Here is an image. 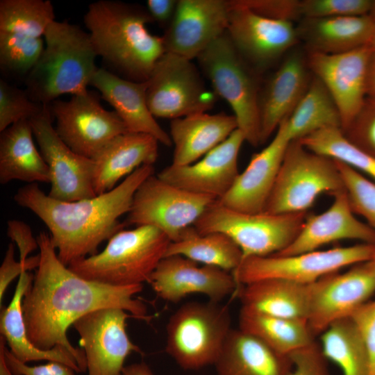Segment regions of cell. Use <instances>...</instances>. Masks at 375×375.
<instances>
[{"instance_id": "ee69618b", "label": "cell", "mask_w": 375, "mask_h": 375, "mask_svg": "<svg viewBox=\"0 0 375 375\" xmlns=\"http://www.w3.org/2000/svg\"><path fill=\"white\" fill-rule=\"evenodd\" d=\"M229 3L245 8L262 16L290 21L302 19L299 0H232Z\"/></svg>"}, {"instance_id": "2e32d148", "label": "cell", "mask_w": 375, "mask_h": 375, "mask_svg": "<svg viewBox=\"0 0 375 375\" xmlns=\"http://www.w3.org/2000/svg\"><path fill=\"white\" fill-rule=\"evenodd\" d=\"M374 293L375 275L363 262L309 284L307 323L313 335H320L335 322L350 317Z\"/></svg>"}, {"instance_id": "f907efd6", "label": "cell", "mask_w": 375, "mask_h": 375, "mask_svg": "<svg viewBox=\"0 0 375 375\" xmlns=\"http://www.w3.org/2000/svg\"><path fill=\"white\" fill-rule=\"evenodd\" d=\"M178 1L148 0L147 10L153 21L160 24H169L175 13Z\"/></svg>"}, {"instance_id": "5b68a950", "label": "cell", "mask_w": 375, "mask_h": 375, "mask_svg": "<svg viewBox=\"0 0 375 375\" xmlns=\"http://www.w3.org/2000/svg\"><path fill=\"white\" fill-rule=\"evenodd\" d=\"M100 253L75 260L68 268L89 281L113 286L149 282L171 242L150 226L122 230L108 240Z\"/></svg>"}, {"instance_id": "b9f144b4", "label": "cell", "mask_w": 375, "mask_h": 375, "mask_svg": "<svg viewBox=\"0 0 375 375\" xmlns=\"http://www.w3.org/2000/svg\"><path fill=\"white\" fill-rule=\"evenodd\" d=\"M372 0H302L303 18L362 16L369 14Z\"/></svg>"}, {"instance_id": "f1b7e54d", "label": "cell", "mask_w": 375, "mask_h": 375, "mask_svg": "<svg viewBox=\"0 0 375 375\" xmlns=\"http://www.w3.org/2000/svg\"><path fill=\"white\" fill-rule=\"evenodd\" d=\"M214 365L217 375H288L292 361L255 336L232 328Z\"/></svg>"}, {"instance_id": "60d3db41", "label": "cell", "mask_w": 375, "mask_h": 375, "mask_svg": "<svg viewBox=\"0 0 375 375\" xmlns=\"http://www.w3.org/2000/svg\"><path fill=\"white\" fill-rule=\"evenodd\" d=\"M44 106L31 100L26 90L0 81L1 132L21 120H30L39 114Z\"/></svg>"}, {"instance_id": "3957f363", "label": "cell", "mask_w": 375, "mask_h": 375, "mask_svg": "<svg viewBox=\"0 0 375 375\" xmlns=\"http://www.w3.org/2000/svg\"><path fill=\"white\" fill-rule=\"evenodd\" d=\"M84 23L97 56L131 81H147L165 53L162 37L151 34L147 9L116 1L90 3Z\"/></svg>"}, {"instance_id": "484cf974", "label": "cell", "mask_w": 375, "mask_h": 375, "mask_svg": "<svg viewBox=\"0 0 375 375\" xmlns=\"http://www.w3.org/2000/svg\"><path fill=\"white\" fill-rule=\"evenodd\" d=\"M158 142L152 135L140 133L127 132L112 139L92 159L95 194L112 190L122 178L143 165H153Z\"/></svg>"}, {"instance_id": "bcb514c9", "label": "cell", "mask_w": 375, "mask_h": 375, "mask_svg": "<svg viewBox=\"0 0 375 375\" xmlns=\"http://www.w3.org/2000/svg\"><path fill=\"white\" fill-rule=\"evenodd\" d=\"M290 356L292 368L288 375H330L327 359L316 341Z\"/></svg>"}, {"instance_id": "d6a6232c", "label": "cell", "mask_w": 375, "mask_h": 375, "mask_svg": "<svg viewBox=\"0 0 375 375\" xmlns=\"http://www.w3.org/2000/svg\"><path fill=\"white\" fill-rule=\"evenodd\" d=\"M239 328L285 356H290L315 342L306 321L271 316L242 307L239 315Z\"/></svg>"}, {"instance_id": "83f0119b", "label": "cell", "mask_w": 375, "mask_h": 375, "mask_svg": "<svg viewBox=\"0 0 375 375\" xmlns=\"http://www.w3.org/2000/svg\"><path fill=\"white\" fill-rule=\"evenodd\" d=\"M374 21L368 15L303 18L296 26L308 52L336 54L369 46Z\"/></svg>"}, {"instance_id": "f546056e", "label": "cell", "mask_w": 375, "mask_h": 375, "mask_svg": "<svg viewBox=\"0 0 375 375\" xmlns=\"http://www.w3.org/2000/svg\"><path fill=\"white\" fill-rule=\"evenodd\" d=\"M1 133L0 183H50L49 169L34 144L30 121L21 120Z\"/></svg>"}, {"instance_id": "f5cc1de1", "label": "cell", "mask_w": 375, "mask_h": 375, "mask_svg": "<svg viewBox=\"0 0 375 375\" xmlns=\"http://www.w3.org/2000/svg\"><path fill=\"white\" fill-rule=\"evenodd\" d=\"M122 375H153L149 367L144 362L125 366Z\"/></svg>"}, {"instance_id": "ac0fdd59", "label": "cell", "mask_w": 375, "mask_h": 375, "mask_svg": "<svg viewBox=\"0 0 375 375\" xmlns=\"http://www.w3.org/2000/svg\"><path fill=\"white\" fill-rule=\"evenodd\" d=\"M372 51L369 46H365L336 54L307 53L311 74L324 84L339 109L342 131L356 116L367 97V74Z\"/></svg>"}, {"instance_id": "5bb4252c", "label": "cell", "mask_w": 375, "mask_h": 375, "mask_svg": "<svg viewBox=\"0 0 375 375\" xmlns=\"http://www.w3.org/2000/svg\"><path fill=\"white\" fill-rule=\"evenodd\" d=\"M33 135L51 176L49 196L75 201L97 196L93 182V160L72 150L52 124L49 106L30 120Z\"/></svg>"}, {"instance_id": "db71d44e", "label": "cell", "mask_w": 375, "mask_h": 375, "mask_svg": "<svg viewBox=\"0 0 375 375\" xmlns=\"http://www.w3.org/2000/svg\"><path fill=\"white\" fill-rule=\"evenodd\" d=\"M6 343L5 338L1 335L0 338V375H14L6 362L5 356Z\"/></svg>"}, {"instance_id": "ab89813d", "label": "cell", "mask_w": 375, "mask_h": 375, "mask_svg": "<svg viewBox=\"0 0 375 375\" xmlns=\"http://www.w3.org/2000/svg\"><path fill=\"white\" fill-rule=\"evenodd\" d=\"M335 161L353 212L364 218L375 232V182L346 164Z\"/></svg>"}, {"instance_id": "603a6c76", "label": "cell", "mask_w": 375, "mask_h": 375, "mask_svg": "<svg viewBox=\"0 0 375 375\" xmlns=\"http://www.w3.org/2000/svg\"><path fill=\"white\" fill-rule=\"evenodd\" d=\"M330 207L317 215H308L295 240L284 250L274 254L289 256L318 250L342 240L375 244V232L353 212L346 190L333 195Z\"/></svg>"}, {"instance_id": "8fae6325", "label": "cell", "mask_w": 375, "mask_h": 375, "mask_svg": "<svg viewBox=\"0 0 375 375\" xmlns=\"http://www.w3.org/2000/svg\"><path fill=\"white\" fill-rule=\"evenodd\" d=\"M215 199L195 194L151 175L138 187L125 225L150 226L162 231L171 242L194 226Z\"/></svg>"}, {"instance_id": "ffe728a7", "label": "cell", "mask_w": 375, "mask_h": 375, "mask_svg": "<svg viewBox=\"0 0 375 375\" xmlns=\"http://www.w3.org/2000/svg\"><path fill=\"white\" fill-rule=\"evenodd\" d=\"M162 299L177 303L192 294H201L220 302L234 295L238 284L231 272L201 265L182 256L165 257L148 282Z\"/></svg>"}, {"instance_id": "7c38bea8", "label": "cell", "mask_w": 375, "mask_h": 375, "mask_svg": "<svg viewBox=\"0 0 375 375\" xmlns=\"http://www.w3.org/2000/svg\"><path fill=\"white\" fill-rule=\"evenodd\" d=\"M147 101L155 117L171 120L206 112L215 92L206 90L195 65L185 58L165 52L147 81Z\"/></svg>"}, {"instance_id": "277c9868", "label": "cell", "mask_w": 375, "mask_h": 375, "mask_svg": "<svg viewBox=\"0 0 375 375\" xmlns=\"http://www.w3.org/2000/svg\"><path fill=\"white\" fill-rule=\"evenodd\" d=\"M44 38L43 52L25 78V90L31 99L46 106L63 94L85 92L98 69L88 32L55 20Z\"/></svg>"}, {"instance_id": "c3c4849f", "label": "cell", "mask_w": 375, "mask_h": 375, "mask_svg": "<svg viewBox=\"0 0 375 375\" xmlns=\"http://www.w3.org/2000/svg\"><path fill=\"white\" fill-rule=\"evenodd\" d=\"M5 356L14 375H75L72 367L62 362L49 361L44 365L29 366L17 360L6 348Z\"/></svg>"}, {"instance_id": "7a4b0ae2", "label": "cell", "mask_w": 375, "mask_h": 375, "mask_svg": "<svg viewBox=\"0 0 375 375\" xmlns=\"http://www.w3.org/2000/svg\"><path fill=\"white\" fill-rule=\"evenodd\" d=\"M153 173V165H143L112 190L75 201L53 199L38 183H28L17 190L14 200L44 223L59 260L68 266L97 253L103 241L123 230L125 224L119 218L128 214L137 189Z\"/></svg>"}, {"instance_id": "9f6ffc18", "label": "cell", "mask_w": 375, "mask_h": 375, "mask_svg": "<svg viewBox=\"0 0 375 375\" xmlns=\"http://www.w3.org/2000/svg\"><path fill=\"white\" fill-rule=\"evenodd\" d=\"M368 15L375 22V0H372L371 8Z\"/></svg>"}, {"instance_id": "7dc6e473", "label": "cell", "mask_w": 375, "mask_h": 375, "mask_svg": "<svg viewBox=\"0 0 375 375\" xmlns=\"http://www.w3.org/2000/svg\"><path fill=\"white\" fill-rule=\"evenodd\" d=\"M40 261V254L28 257L24 261H17L15 258V247L10 243L3 262L0 267V304L3 299L5 292L12 281L24 272L37 269Z\"/></svg>"}, {"instance_id": "74e56055", "label": "cell", "mask_w": 375, "mask_h": 375, "mask_svg": "<svg viewBox=\"0 0 375 375\" xmlns=\"http://www.w3.org/2000/svg\"><path fill=\"white\" fill-rule=\"evenodd\" d=\"M54 21L49 0L0 1V32L42 38Z\"/></svg>"}, {"instance_id": "1f68e13d", "label": "cell", "mask_w": 375, "mask_h": 375, "mask_svg": "<svg viewBox=\"0 0 375 375\" xmlns=\"http://www.w3.org/2000/svg\"><path fill=\"white\" fill-rule=\"evenodd\" d=\"M33 278L28 272L19 277L10 304L1 311V335L8 343L10 353L24 363L39 360L56 361L68 365L77 373L81 372L76 360L66 349L56 346L50 350H42L28 339L23 316L22 301Z\"/></svg>"}, {"instance_id": "4dcf8cb0", "label": "cell", "mask_w": 375, "mask_h": 375, "mask_svg": "<svg viewBox=\"0 0 375 375\" xmlns=\"http://www.w3.org/2000/svg\"><path fill=\"white\" fill-rule=\"evenodd\" d=\"M234 297L242 307L282 318L304 320L308 315V285L272 278L238 285Z\"/></svg>"}, {"instance_id": "e575fe53", "label": "cell", "mask_w": 375, "mask_h": 375, "mask_svg": "<svg viewBox=\"0 0 375 375\" xmlns=\"http://www.w3.org/2000/svg\"><path fill=\"white\" fill-rule=\"evenodd\" d=\"M290 141L326 128H342L339 109L324 84L314 75L303 97L285 119Z\"/></svg>"}, {"instance_id": "11a10c76", "label": "cell", "mask_w": 375, "mask_h": 375, "mask_svg": "<svg viewBox=\"0 0 375 375\" xmlns=\"http://www.w3.org/2000/svg\"><path fill=\"white\" fill-rule=\"evenodd\" d=\"M363 264L369 272L375 275V253L369 260Z\"/></svg>"}, {"instance_id": "d6986e66", "label": "cell", "mask_w": 375, "mask_h": 375, "mask_svg": "<svg viewBox=\"0 0 375 375\" xmlns=\"http://www.w3.org/2000/svg\"><path fill=\"white\" fill-rule=\"evenodd\" d=\"M229 6L224 0H179L162 39L165 52L192 60L226 33Z\"/></svg>"}, {"instance_id": "30bf717a", "label": "cell", "mask_w": 375, "mask_h": 375, "mask_svg": "<svg viewBox=\"0 0 375 375\" xmlns=\"http://www.w3.org/2000/svg\"><path fill=\"white\" fill-rule=\"evenodd\" d=\"M374 253L375 244L360 243L294 255L250 257L243 259L232 274L238 286L272 278L309 285L346 267L367 262Z\"/></svg>"}, {"instance_id": "681fc988", "label": "cell", "mask_w": 375, "mask_h": 375, "mask_svg": "<svg viewBox=\"0 0 375 375\" xmlns=\"http://www.w3.org/2000/svg\"><path fill=\"white\" fill-rule=\"evenodd\" d=\"M7 234L19 249L20 261L26 260L30 253L39 249L37 238L33 236L31 227L22 221H8Z\"/></svg>"}, {"instance_id": "d4e9b609", "label": "cell", "mask_w": 375, "mask_h": 375, "mask_svg": "<svg viewBox=\"0 0 375 375\" xmlns=\"http://www.w3.org/2000/svg\"><path fill=\"white\" fill-rule=\"evenodd\" d=\"M90 85L95 88L114 108L128 132L148 134L165 146L172 145L170 135L156 122L148 107L147 81L128 80L98 68Z\"/></svg>"}, {"instance_id": "44dd1931", "label": "cell", "mask_w": 375, "mask_h": 375, "mask_svg": "<svg viewBox=\"0 0 375 375\" xmlns=\"http://www.w3.org/2000/svg\"><path fill=\"white\" fill-rule=\"evenodd\" d=\"M244 141V134L237 128L194 163L183 166L171 164L157 176L185 190L219 200L229 191L240 174L238 156Z\"/></svg>"}, {"instance_id": "7402d4cb", "label": "cell", "mask_w": 375, "mask_h": 375, "mask_svg": "<svg viewBox=\"0 0 375 375\" xmlns=\"http://www.w3.org/2000/svg\"><path fill=\"white\" fill-rule=\"evenodd\" d=\"M285 119L278 126L272 141L252 156L229 191L217 200L219 203L244 212H264L291 142L286 131Z\"/></svg>"}, {"instance_id": "52a82bcc", "label": "cell", "mask_w": 375, "mask_h": 375, "mask_svg": "<svg viewBox=\"0 0 375 375\" xmlns=\"http://www.w3.org/2000/svg\"><path fill=\"white\" fill-rule=\"evenodd\" d=\"M165 351L183 369L215 365L232 330L230 310L220 302H188L167 322Z\"/></svg>"}, {"instance_id": "9c48e42d", "label": "cell", "mask_w": 375, "mask_h": 375, "mask_svg": "<svg viewBox=\"0 0 375 375\" xmlns=\"http://www.w3.org/2000/svg\"><path fill=\"white\" fill-rule=\"evenodd\" d=\"M197 58L215 94L232 108L245 140L252 146L260 144L258 81L253 68L237 51L226 31Z\"/></svg>"}, {"instance_id": "d590c367", "label": "cell", "mask_w": 375, "mask_h": 375, "mask_svg": "<svg viewBox=\"0 0 375 375\" xmlns=\"http://www.w3.org/2000/svg\"><path fill=\"white\" fill-rule=\"evenodd\" d=\"M319 336L324 357L337 364L343 375H369L366 349L351 317L335 322Z\"/></svg>"}, {"instance_id": "816d5d0a", "label": "cell", "mask_w": 375, "mask_h": 375, "mask_svg": "<svg viewBox=\"0 0 375 375\" xmlns=\"http://www.w3.org/2000/svg\"><path fill=\"white\" fill-rule=\"evenodd\" d=\"M366 90L367 97L375 98V49H372L368 64Z\"/></svg>"}, {"instance_id": "7bdbcfd3", "label": "cell", "mask_w": 375, "mask_h": 375, "mask_svg": "<svg viewBox=\"0 0 375 375\" xmlns=\"http://www.w3.org/2000/svg\"><path fill=\"white\" fill-rule=\"evenodd\" d=\"M342 132L353 144L375 158L374 97H367L360 111Z\"/></svg>"}, {"instance_id": "6da1fadb", "label": "cell", "mask_w": 375, "mask_h": 375, "mask_svg": "<svg viewBox=\"0 0 375 375\" xmlns=\"http://www.w3.org/2000/svg\"><path fill=\"white\" fill-rule=\"evenodd\" d=\"M36 238L40 261L22 301L28 338L42 350L56 346L66 349L84 372L85 352L70 343L68 328L82 316L105 308H122L133 318L149 322L146 306L135 299L143 286H113L87 280L60 262L49 233L40 232Z\"/></svg>"}, {"instance_id": "4316f807", "label": "cell", "mask_w": 375, "mask_h": 375, "mask_svg": "<svg viewBox=\"0 0 375 375\" xmlns=\"http://www.w3.org/2000/svg\"><path fill=\"white\" fill-rule=\"evenodd\" d=\"M237 128L235 117L224 113L200 112L171 120L169 135L174 145L172 165L194 163Z\"/></svg>"}, {"instance_id": "8992f818", "label": "cell", "mask_w": 375, "mask_h": 375, "mask_svg": "<svg viewBox=\"0 0 375 375\" xmlns=\"http://www.w3.org/2000/svg\"><path fill=\"white\" fill-rule=\"evenodd\" d=\"M308 212L248 213L229 208L217 200L194 224L201 234L222 233L240 249L243 259L276 254L287 248L300 233Z\"/></svg>"}, {"instance_id": "f35d334b", "label": "cell", "mask_w": 375, "mask_h": 375, "mask_svg": "<svg viewBox=\"0 0 375 375\" xmlns=\"http://www.w3.org/2000/svg\"><path fill=\"white\" fill-rule=\"evenodd\" d=\"M44 46L42 38L0 32L1 70L26 76L38 62Z\"/></svg>"}, {"instance_id": "f6af8a7d", "label": "cell", "mask_w": 375, "mask_h": 375, "mask_svg": "<svg viewBox=\"0 0 375 375\" xmlns=\"http://www.w3.org/2000/svg\"><path fill=\"white\" fill-rule=\"evenodd\" d=\"M366 349L369 375H375V299L369 300L351 316Z\"/></svg>"}, {"instance_id": "ba28073f", "label": "cell", "mask_w": 375, "mask_h": 375, "mask_svg": "<svg viewBox=\"0 0 375 375\" xmlns=\"http://www.w3.org/2000/svg\"><path fill=\"white\" fill-rule=\"evenodd\" d=\"M344 190L335 160L308 149L299 140L291 141L264 212H307L319 195Z\"/></svg>"}, {"instance_id": "836d02e7", "label": "cell", "mask_w": 375, "mask_h": 375, "mask_svg": "<svg viewBox=\"0 0 375 375\" xmlns=\"http://www.w3.org/2000/svg\"><path fill=\"white\" fill-rule=\"evenodd\" d=\"M182 256L199 264L219 267L233 272L242 261L239 247L222 233H199L192 226L171 242L165 257Z\"/></svg>"}, {"instance_id": "6f0895ef", "label": "cell", "mask_w": 375, "mask_h": 375, "mask_svg": "<svg viewBox=\"0 0 375 375\" xmlns=\"http://www.w3.org/2000/svg\"><path fill=\"white\" fill-rule=\"evenodd\" d=\"M369 46L371 48L375 49V22H374V30H373L372 38H371Z\"/></svg>"}, {"instance_id": "9a60e30c", "label": "cell", "mask_w": 375, "mask_h": 375, "mask_svg": "<svg viewBox=\"0 0 375 375\" xmlns=\"http://www.w3.org/2000/svg\"><path fill=\"white\" fill-rule=\"evenodd\" d=\"M130 317H133L122 308H105L73 324L85 354L88 375H122L128 356L142 353L127 334L126 320Z\"/></svg>"}, {"instance_id": "8d00e7d4", "label": "cell", "mask_w": 375, "mask_h": 375, "mask_svg": "<svg viewBox=\"0 0 375 375\" xmlns=\"http://www.w3.org/2000/svg\"><path fill=\"white\" fill-rule=\"evenodd\" d=\"M299 141L308 149L343 162L375 182V158L349 142L340 128L321 129Z\"/></svg>"}, {"instance_id": "cb8c5ba5", "label": "cell", "mask_w": 375, "mask_h": 375, "mask_svg": "<svg viewBox=\"0 0 375 375\" xmlns=\"http://www.w3.org/2000/svg\"><path fill=\"white\" fill-rule=\"evenodd\" d=\"M306 57L292 49L267 82L259 101L261 144L288 118L307 91L312 77Z\"/></svg>"}, {"instance_id": "e0dca14e", "label": "cell", "mask_w": 375, "mask_h": 375, "mask_svg": "<svg viewBox=\"0 0 375 375\" xmlns=\"http://www.w3.org/2000/svg\"><path fill=\"white\" fill-rule=\"evenodd\" d=\"M226 33L237 51L257 70L274 63L299 42L293 22L268 18L229 3Z\"/></svg>"}, {"instance_id": "4fadbf2b", "label": "cell", "mask_w": 375, "mask_h": 375, "mask_svg": "<svg viewBox=\"0 0 375 375\" xmlns=\"http://www.w3.org/2000/svg\"><path fill=\"white\" fill-rule=\"evenodd\" d=\"M55 129L74 152L92 159L117 136L128 132L115 111L106 110L98 94L87 90L68 101L56 99L49 105Z\"/></svg>"}]
</instances>
